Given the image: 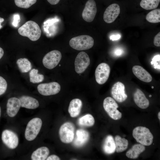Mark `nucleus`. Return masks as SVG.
Returning a JSON list of instances; mask_svg holds the SVG:
<instances>
[{"mask_svg":"<svg viewBox=\"0 0 160 160\" xmlns=\"http://www.w3.org/2000/svg\"><path fill=\"white\" fill-rule=\"evenodd\" d=\"M18 31L21 35L27 37L33 41L38 40L41 34V31L38 25L31 20L26 22L19 28Z\"/></svg>","mask_w":160,"mask_h":160,"instance_id":"nucleus-1","label":"nucleus"},{"mask_svg":"<svg viewBox=\"0 0 160 160\" xmlns=\"http://www.w3.org/2000/svg\"><path fill=\"white\" fill-rule=\"evenodd\" d=\"M69 44L71 47L76 50H85L90 49L93 46L94 40L89 36L81 35L71 38Z\"/></svg>","mask_w":160,"mask_h":160,"instance_id":"nucleus-2","label":"nucleus"},{"mask_svg":"<svg viewBox=\"0 0 160 160\" xmlns=\"http://www.w3.org/2000/svg\"><path fill=\"white\" fill-rule=\"evenodd\" d=\"M132 136L137 142L144 145H150L153 141V135L145 127L138 126L135 128L132 131Z\"/></svg>","mask_w":160,"mask_h":160,"instance_id":"nucleus-3","label":"nucleus"},{"mask_svg":"<svg viewBox=\"0 0 160 160\" xmlns=\"http://www.w3.org/2000/svg\"><path fill=\"white\" fill-rule=\"evenodd\" d=\"M42 122L39 118L31 120L27 124L25 132V137L28 141L34 140L37 136L41 128Z\"/></svg>","mask_w":160,"mask_h":160,"instance_id":"nucleus-4","label":"nucleus"},{"mask_svg":"<svg viewBox=\"0 0 160 160\" xmlns=\"http://www.w3.org/2000/svg\"><path fill=\"white\" fill-rule=\"evenodd\" d=\"M75 127L72 123L67 122L60 127L59 134L60 140L65 143L72 142L74 138Z\"/></svg>","mask_w":160,"mask_h":160,"instance_id":"nucleus-5","label":"nucleus"},{"mask_svg":"<svg viewBox=\"0 0 160 160\" xmlns=\"http://www.w3.org/2000/svg\"><path fill=\"white\" fill-rule=\"evenodd\" d=\"M103 107L108 115L113 119L117 120L121 118V113L117 109L118 105L112 97H107L104 99Z\"/></svg>","mask_w":160,"mask_h":160,"instance_id":"nucleus-6","label":"nucleus"},{"mask_svg":"<svg viewBox=\"0 0 160 160\" xmlns=\"http://www.w3.org/2000/svg\"><path fill=\"white\" fill-rule=\"evenodd\" d=\"M61 58L62 55L60 51L57 50H52L44 56L42 63L45 68L52 69L58 65Z\"/></svg>","mask_w":160,"mask_h":160,"instance_id":"nucleus-7","label":"nucleus"},{"mask_svg":"<svg viewBox=\"0 0 160 160\" xmlns=\"http://www.w3.org/2000/svg\"><path fill=\"white\" fill-rule=\"evenodd\" d=\"M37 89L40 94L47 96L58 93L60 90L61 87L57 82H52L41 84L37 86Z\"/></svg>","mask_w":160,"mask_h":160,"instance_id":"nucleus-8","label":"nucleus"},{"mask_svg":"<svg viewBox=\"0 0 160 160\" xmlns=\"http://www.w3.org/2000/svg\"><path fill=\"white\" fill-rule=\"evenodd\" d=\"M110 68L107 63H103L97 67L95 72L97 82L100 84L105 83L108 80L110 73Z\"/></svg>","mask_w":160,"mask_h":160,"instance_id":"nucleus-9","label":"nucleus"},{"mask_svg":"<svg viewBox=\"0 0 160 160\" xmlns=\"http://www.w3.org/2000/svg\"><path fill=\"white\" fill-rule=\"evenodd\" d=\"M1 138L3 143L9 149H15L18 145V137L15 133L11 130L5 129L3 131Z\"/></svg>","mask_w":160,"mask_h":160,"instance_id":"nucleus-10","label":"nucleus"},{"mask_svg":"<svg viewBox=\"0 0 160 160\" xmlns=\"http://www.w3.org/2000/svg\"><path fill=\"white\" fill-rule=\"evenodd\" d=\"M90 63V58L88 55L84 52H79L75 60L74 64L76 72L79 74L83 73L87 68Z\"/></svg>","mask_w":160,"mask_h":160,"instance_id":"nucleus-11","label":"nucleus"},{"mask_svg":"<svg viewBox=\"0 0 160 160\" xmlns=\"http://www.w3.org/2000/svg\"><path fill=\"white\" fill-rule=\"evenodd\" d=\"M97 12L96 3L94 0H88L82 12L83 19L90 23L93 21Z\"/></svg>","mask_w":160,"mask_h":160,"instance_id":"nucleus-12","label":"nucleus"},{"mask_svg":"<svg viewBox=\"0 0 160 160\" xmlns=\"http://www.w3.org/2000/svg\"><path fill=\"white\" fill-rule=\"evenodd\" d=\"M125 87L121 82L118 81L113 86L111 93L113 97L117 102L122 103L127 99V96L125 93Z\"/></svg>","mask_w":160,"mask_h":160,"instance_id":"nucleus-13","label":"nucleus"},{"mask_svg":"<svg viewBox=\"0 0 160 160\" xmlns=\"http://www.w3.org/2000/svg\"><path fill=\"white\" fill-rule=\"evenodd\" d=\"M120 12L119 5L117 4H113L106 9L103 14L104 21L108 23L113 22L119 16Z\"/></svg>","mask_w":160,"mask_h":160,"instance_id":"nucleus-14","label":"nucleus"},{"mask_svg":"<svg viewBox=\"0 0 160 160\" xmlns=\"http://www.w3.org/2000/svg\"><path fill=\"white\" fill-rule=\"evenodd\" d=\"M21 107L19 99L16 97L9 98L7 105V113L10 117H14L17 114Z\"/></svg>","mask_w":160,"mask_h":160,"instance_id":"nucleus-15","label":"nucleus"},{"mask_svg":"<svg viewBox=\"0 0 160 160\" xmlns=\"http://www.w3.org/2000/svg\"><path fill=\"white\" fill-rule=\"evenodd\" d=\"M76 137L73 140V145L78 148L83 146L89 140V133L86 130L79 129L76 131Z\"/></svg>","mask_w":160,"mask_h":160,"instance_id":"nucleus-16","label":"nucleus"},{"mask_svg":"<svg viewBox=\"0 0 160 160\" xmlns=\"http://www.w3.org/2000/svg\"><path fill=\"white\" fill-rule=\"evenodd\" d=\"M134 101L136 105L142 109L147 108L149 106V102L143 92L137 88L133 94Z\"/></svg>","mask_w":160,"mask_h":160,"instance_id":"nucleus-17","label":"nucleus"},{"mask_svg":"<svg viewBox=\"0 0 160 160\" xmlns=\"http://www.w3.org/2000/svg\"><path fill=\"white\" fill-rule=\"evenodd\" d=\"M132 72L139 80L145 82H150L152 79L151 74L142 67L138 65L133 66Z\"/></svg>","mask_w":160,"mask_h":160,"instance_id":"nucleus-18","label":"nucleus"},{"mask_svg":"<svg viewBox=\"0 0 160 160\" xmlns=\"http://www.w3.org/2000/svg\"><path fill=\"white\" fill-rule=\"evenodd\" d=\"M19 99L22 107L29 109H35L39 106V103L38 100L32 97L23 95Z\"/></svg>","mask_w":160,"mask_h":160,"instance_id":"nucleus-19","label":"nucleus"},{"mask_svg":"<svg viewBox=\"0 0 160 160\" xmlns=\"http://www.w3.org/2000/svg\"><path fill=\"white\" fill-rule=\"evenodd\" d=\"M82 106L81 100L79 98L72 100L70 102L68 111L70 116L75 117L80 114Z\"/></svg>","mask_w":160,"mask_h":160,"instance_id":"nucleus-20","label":"nucleus"},{"mask_svg":"<svg viewBox=\"0 0 160 160\" xmlns=\"http://www.w3.org/2000/svg\"><path fill=\"white\" fill-rule=\"evenodd\" d=\"M103 149L104 152L107 154H112L116 151V145L113 136L107 135L105 138L103 145Z\"/></svg>","mask_w":160,"mask_h":160,"instance_id":"nucleus-21","label":"nucleus"},{"mask_svg":"<svg viewBox=\"0 0 160 160\" xmlns=\"http://www.w3.org/2000/svg\"><path fill=\"white\" fill-rule=\"evenodd\" d=\"M49 153V150L47 147H41L33 152L31 156V159L32 160H46Z\"/></svg>","mask_w":160,"mask_h":160,"instance_id":"nucleus-22","label":"nucleus"},{"mask_svg":"<svg viewBox=\"0 0 160 160\" xmlns=\"http://www.w3.org/2000/svg\"><path fill=\"white\" fill-rule=\"evenodd\" d=\"M145 150L144 145L140 143L134 145L126 153V156L132 159L137 158L139 155Z\"/></svg>","mask_w":160,"mask_h":160,"instance_id":"nucleus-23","label":"nucleus"},{"mask_svg":"<svg viewBox=\"0 0 160 160\" xmlns=\"http://www.w3.org/2000/svg\"><path fill=\"white\" fill-rule=\"evenodd\" d=\"M116 145V151L120 153L125 151L128 145V140L124 138H121L120 136L116 135L115 137Z\"/></svg>","mask_w":160,"mask_h":160,"instance_id":"nucleus-24","label":"nucleus"},{"mask_svg":"<svg viewBox=\"0 0 160 160\" xmlns=\"http://www.w3.org/2000/svg\"><path fill=\"white\" fill-rule=\"evenodd\" d=\"M95 122L93 116L90 114L85 115L79 118L78 120V124L82 127H91L93 126Z\"/></svg>","mask_w":160,"mask_h":160,"instance_id":"nucleus-25","label":"nucleus"},{"mask_svg":"<svg viewBox=\"0 0 160 160\" xmlns=\"http://www.w3.org/2000/svg\"><path fill=\"white\" fill-rule=\"evenodd\" d=\"M16 63L20 71L23 73L28 72L32 68L31 63L26 58L18 59Z\"/></svg>","mask_w":160,"mask_h":160,"instance_id":"nucleus-26","label":"nucleus"},{"mask_svg":"<svg viewBox=\"0 0 160 160\" xmlns=\"http://www.w3.org/2000/svg\"><path fill=\"white\" fill-rule=\"evenodd\" d=\"M146 19L148 22L156 23L160 22V9H157L149 12L146 15Z\"/></svg>","mask_w":160,"mask_h":160,"instance_id":"nucleus-27","label":"nucleus"},{"mask_svg":"<svg viewBox=\"0 0 160 160\" xmlns=\"http://www.w3.org/2000/svg\"><path fill=\"white\" fill-rule=\"evenodd\" d=\"M160 0H141L140 6L146 10H151L156 8L158 7Z\"/></svg>","mask_w":160,"mask_h":160,"instance_id":"nucleus-28","label":"nucleus"},{"mask_svg":"<svg viewBox=\"0 0 160 160\" xmlns=\"http://www.w3.org/2000/svg\"><path fill=\"white\" fill-rule=\"evenodd\" d=\"M38 70L35 68L31 70L29 73L30 81L33 83L41 82L44 79L43 75L39 74Z\"/></svg>","mask_w":160,"mask_h":160,"instance_id":"nucleus-29","label":"nucleus"},{"mask_svg":"<svg viewBox=\"0 0 160 160\" xmlns=\"http://www.w3.org/2000/svg\"><path fill=\"white\" fill-rule=\"evenodd\" d=\"M37 0H14L16 5L19 7L27 9L35 3Z\"/></svg>","mask_w":160,"mask_h":160,"instance_id":"nucleus-30","label":"nucleus"},{"mask_svg":"<svg viewBox=\"0 0 160 160\" xmlns=\"http://www.w3.org/2000/svg\"><path fill=\"white\" fill-rule=\"evenodd\" d=\"M7 88V83L6 80L0 76V96L4 94Z\"/></svg>","mask_w":160,"mask_h":160,"instance_id":"nucleus-31","label":"nucleus"},{"mask_svg":"<svg viewBox=\"0 0 160 160\" xmlns=\"http://www.w3.org/2000/svg\"><path fill=\"white\" fill-rule=\"evenodd\" d=\"M160 55L155 56L151 62L152 65H153L155 68H158L160 69Z\"/></svg>","mask_w":160,"mask_h":160,"instance_id":"nucleus-32","label":"nucleus"},{"mask_svg":"<svg viewBox=\"0 0 160 160\" xmlns=\"http://www.w3.org/2000/svg\"><path fill=\"white\" fill-rule=\"evenodd\" d=\"M153 44L155 46L159 47L160 46V32L158 33L154 37Z\"/></svg>","mask_w":160,"mask_h":160,"instance_id":"nucleus-33","label":"nucleus"},{"mask_svg":"<svg viewBox=\"0 0 160 160\" xmlns=\"http://www.w3.org/2000/svg\"><path fill=\"white\" fill-rule=\"evenodd\" d=\"M20 21V17L18 14L15 15L14 16V21L13 25L15 27H17Z\"/></svg>","mask_w":160,"mask_h":160,"instance_id":"nucleus-34","label":"nucleus"},{"mask_svg":"<svg viewBox=\"0 0 160 160\" xmlns=\"http://www.w3.org/2000/svg\"><path fill=\"white\" fill-rule=\"evenodd\" d=\"M46 159L47 160H59L60 159L57 156L55 155H52L48 157Z\"/></svg>","mask_w":160,"mask_h":160,"instance_id":"nucleus-35","label":"nucleus"},{"mask_svg":"<svg viewBox=\"0 0 160 160\" xmlns=\"http://www.w3.org/2000/svg\"><path fill=\"white\" fill-rule=\"evenodd\" d=\"M47 1L52 5H55L57 4L60 0H47Z\"/></svg>","mask_w":160,"mask_h":160,"instance_id":"nucleus-36","label":"nucleus"},{"mask_svg":"<svg viewBox=\"0 0 160 160\" xmlns=\"http://www.w3.org/2000/svg\"><path fill=\"white\" fill-rule=\"evenodd\" d=\"M120 38V36L119 35H113L110 37V39L112 40H117Z\"/></svg>","mask_w":160,"mask_h":160,"instance_id":"nucleus-37","label":"nucleus"},{"mask_svg":"<svg viewBox=\"0 0 160 160\" xmlns=\"http://www.w3.org/2000/svg\"><path fill=\"white\" fill-rule=\"evenodd\" d=\"M4 54V51L3 49L0 47V59L3 56Z\"/></svg>","mask_w":160,"mask_h":160,"instance_id":"nucleus-38","label":"nucleus"},{"mask_svg":"<svg viewBox=\"0 0 160 160\" xmlns=\"http://www.w3.org/2000/svg\"><path fill=\"white\" fill-rule=\"evenodd\" d=\"M4 21V19L0 17V29L2 27V26L1 25V23Z\"/></svg>","mask_w":160,"mask_h":160,"instance_id":"nucleus-39","label":"nucleus"},{"mask_svg":"<svg viewBox=\"0 0 160 160\" xmlns=\"http://www.w3.org/2000/svg\"><path fill=\"white\" fill-rule=\"evenodd\" d=\"M160 112H159L158 113V119H159L160 120Z\"/></svg>","mask_w":160,"mask_h":160,"instance_id":"nucleus-40","label":"nucleus"},{"mask_svg":"<svg viewBox=\"0 0 160 160\" xmlns=\"http://www.w3.org/2000/svg\"><path fill=\"white\" fill-rule=\"evenodd\" d=\"M121 52L120 51H117V52L116 53V54L117 55L120 54H121Z\"/></svg>","mask_w":160,"mask_h":160,"instance_id":"nucleus-41","label":"nucleus"},{"mask_svg":"<svg viewBox=\"0 0 160 160\" xmlns=\"http://www.w3.org/2000/svg\"><path fill=\"white\" fill-rule=\"evenodd\" d=\"M1 107L0 106V117H1Z\"/></svg>","mask_w":160,"mask_h":160,"instance_id":"nucleus-42","label":"nucleus"},{"mask_svg":"<svg viewBox=\"0 0 160 160\" xmlns=\"http://www.w3.org/2000/svg\"><path fill=\"white\" fill-rule=\"evenodd\" d=\"M149 96L150 97H152V95H149Z\"/></svg>","mask_w":160,"mask_h":160,"instance_id":"nucleus-43","label":"nucleus"},{"mask_svg":"<svg viewBox=\"0 0 160 160\" xmlns=\"http://www.w3.org/2000/svg\"><path fill=\"white\" fill-rule=\"evenodd\" d=\"M151 88H152V89H153V88H154V87H153V86H152L151 87Z\"/></svg>","mask_w":160,"mask_h":160,"instance_id":"nucleus-44","label":"nucleus"}]
</instances>
